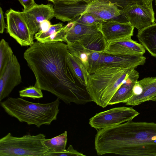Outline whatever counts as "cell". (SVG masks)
Returning a JSON list of instances; mask_svg holds the SVG:
<instances>
[{
	"label": "cell",
	"mask_w": 156,
	"mask_h": 156,
	"mask_svg": "<svg viewBox=\"0 0 156 156\" xmlns=\"http://www.w3.org/2000/svg\"><path fill=\"white\" fill-rule=\"evenodd\" d=\"M67 136V132L65 131L62 133L55 137L49 139H46L44 141V144L49 150L48 153H58L64 152L66 149Z\"/></svg>",
	"instance_id": "obj_22"
},
{
	"label": "cell",
	"mask_w": 156,
	"mask_h": 156,
	"mask_svg": "<svg viewBox=\"0 0 156 156\" xmlns=\"http://www.w3.org/2000/svg\"><path fill=\"white\" fill-rule=\"evenodd\" d=\"M94 144L98 155L156 156V123L130 120L99 129Z\"/></svg>",
	"instance_id": "obj_2"
},
{
	"label": "cell",
	"mask_w": 156,
	"mask_h": 156,
	"mask_svg": "<svg viewBox=\"0 0 156 156\" xmlns=\"http://www.w3.org/2000/svg\"><path fill=\"white\" fill-rule=\"evenodd\" d=\"M71 27L66 36V42H75L79 41L87 36L99 31L100 25L89 26L78 23L74 20L70 21Z\"/></svg>",
	"instance_id": "obj_18"
},
{
	"label": "cell",
	"mask_w": 156,
	"mask_h": 156,
	"mask_svg": "<svg viewBox=\"0 0 156 156\" xmlns=\"http://www.w3.org/2000/svg\"><path fill=\"white\" fill-rule=\"evenodd\" d=\"M69 52L67 44L62 42H34L23 57L35 76L34 86L67 104L93 101L86 87L77 83L72 75L66 61Z\"/></svg>",
	"instance_id": "obj_1"
},
{
	"label": "cell",
	"mask_w": 156,
	"mask_h": 156,
	"mask_svg": "<svg viewBox=\"0 0 156 156\" xmlns=\"http://www.w3.org/2000/svg\"><path fill=\"white\" fill-rule=\"evenodd\" d=\"M142 86L137 81L133 87V95H138L140 94L142 92Z\"/></svg>",
	"instance_id": "obj_32"
},
{
	"label": "cell",
	"mask_w": 156,
	"mask_h": 156,
	"mask_svg": "<svg viewBox=\"0 0 156 156\" xmlns=\"http://www.w3.org/2000/svg\"><path fill=\"white\" fill-rule=\"evenodd\" d=\"M20 12L33 35L40 30L42 22L54 17V6L50 4H36L30 9Z\"/></svg>",
	"instance_id": "obj_11"
},
{
	"label": "cell",
	"mask_w": 156,
	"mask_h": 156,
	"mask_svg": "<svg viewBox=\"0 0 156 156\" xmlns=\"http://www.w3.org/2000/svg\"><path fill=\"white\" fill-rule=\"evenodd\" d=\"M155 4H156V0H155Z\"/></svg>",
	"instance_id": "obj_35"
},
{
	"label": "cell",
	"mask_w": 156,
	"mask_h": 156,
	"mask_svg": "<svg viewBox=\"0 0 156 156\" xmlns=\"http://www.w3.org/2000/svg\"><path fill=\"white\" fill-rule=\"evenodd\" d=\"M134 28L129 22H120L113 19L103 22L99 27L106 43L131 38L133 35Z\"/></svg>",
	"instance_id": "obj_12"
},
{
	"label": "cell",
	"mask_w": 156,
	"mask_h": 156,
	"mask_svg": "<svg viewBox=\"0 0 156 156\" xmlns=\"http://www.w3.org/2000/svg\"><path fill=\"white\" fill-rule=\"evenodd\" d=\"M139 114L132 108L116 107L96 114L90 119L89 124L99 130L132 120Z\"/></svg>",
	"instance_id": "obj_6"
},
{
	"label": "cell",
	"mask_w": 156,
	"mask_h": 156,
	"mask_svg": "<svg viewBox=\"0 0 156 156\" xmlns=\"http://www.w3.org/2000/svg\"><path fill=\"white\" fill-rule=\"evenodd\" d=\"M86 156L74 149L71 145H70L67 149L63 152L58 153H48L45 156Z\"/></svg>",
	"instance_id": "obj_29"
},
{
	"label": "cell",
	"mask_w": 156,
	"mask_h": 156,
	"mask_svg": "<svg viewBox=\"0 0 156 156\" xmlns=\"http://www.w3.org/2000/svg\"><path fill=\"white\" fill-rule=\"evenodd\" d=\"M67 44L69 53L78 58L87 70L89 66V56L91 51L84 48L77 41L68 42Z\"/></svg>",
	"instance_id": "obj_23"
},
{
	"label": "cell",
	"mask_w": 156,
	"mask_h": 156,
	"mask_svg": "<svg viewBox=\"0 0 156 156\" xmlns=\"http://www.w3.org/2000/svg\"><path fill=\"white\" fill-rule=\"evenodd\" d=\"M133 69L105 66L90 74L86 88L93 101L103 108L108 105L112 97Z\"/></svg>",
	"instance_id": "obj_4"
},
{
	"label": "cell",
	"mask_w": 156,
	"mask_h": 156,
	"mask_svg": "<svg viewBox=\"0 0 156 156\" xmlns=\"http://www.w3.org/2000/svg\"><path fill=\"white\" fill-rule=\"evenodd\" d=\"M0 33L1 34H3L4 32L5 28V24L3 15V12L1 7H0Z\"/></svg>",
	"instance_id": "obj_33"
},
{
	"label": "cell",
	"mask_w": 156,
	"mask_h": 156,
	"mask_svg": "<svg viewBox=\"0 0 156 156\" xmlns=\"http://www.w3.org/2000/svg\"><path fill=\"white\" fill-rule=\"evenodd\" d=\"M13 55L9 43L2 39L0 42V76L5 72Z\"/></svg>",
	"instance_id": "obj_24"
},
{
	"label": "cell",
	"mask_w": 156,
	"mask_h": 156,
	"mask_svg": "<svg viewBox=\"0 0 156 156\" xmlns=\"http://www.w3.org/2000/svg\"><path fill=\"white\" fill-rule=\"evenodd\" d=\"M93 0H48L53 4L56 3H74L79 2H84L87 4L90 3Z\"/></svg>",
	"instance_id": "obj_31"
},
{
	"label": "cell",
	"mask_w": 156,
	"mask_h": 156,
	"mask_svg": "<svg viewBox=\"0 0 156 156\" xmlns=\"http://www.w3.org/2000/svg\"><path fill=\"white\" fill-rule=\"evenodd\" d=\"M6 29L9 35L21 46H30L34 43L31 33L20 12L10 9L6 13Z\"/></svg>",
	"instance_id": "obj_8"
},
{
	"label": "cell",
	"mask_w": 156,
	"mask_h": 156,
	"mask_svg": "<svg viewBox=\"0 0 156 156\" xmlns=\"http://www.w3.org/2000/svg\"><path fill=\"white\" fill-rule=\"evenodd\" d=\"M145 49L140 43L131 38L106 43L104 52L109 54H128L143 55Z\"/></svg>",
	"instance_id": "obj_13"
},
{
	"label": "cell",
	"mask_w": 156,
	"mask_h": 156,
	"mask_svg": "<svg viewBox=\"0 0 156 156\" xmlns=\"http://www.w3.org/2000/svg\"><path fill=\"white\" fill-rule=\"evenodd\" d=\"M121 11L117 5L108 0H93L88 4L85 12L107 20L119 17L121 15Z\"/></svg>",
	"instance_id": "obj_15"
},
{
	"label": "cell",
	"mask_w": 156,
	"mask_h": 156,
	"mask_svg": "<svg viewBox=\"0 0 156 156\" xmlns=\"http://www.w3.org/2000/svg\"><path fill=\"white\" fill-rule=\"evenodd\" d=\"M24 8V11H27L36 4L34 0H18Z\"/></svg>",
	"instance_id": "obj_30"
},
{
	"label": "cell",
	"mask_w": 156,
	"mask_h": 156,
	"mask_svg": "<svg viewBox=\"0 0 156 156\" xmlns=\"http://www.w3.org/2000/svg\"><path fill=\"white\" fill-rule=\"evenodd\" d=\"M20 97H28L33 99H39L43 97L42 90L35 86H30L19 91Z\"/></svg>",
	"instance_id": "obj_27"
},
{
	"label": "cell",
	"mask_w": 156,
	"mask_h": 156,
	"mask_svg": "<svg viewBox=\"0 0 156 156\" xmlns=\"http://www.w3.org/2000/svg\"><path fill=\"white\" fill-rule=\"evenodd\" d=\"M73 20L81 24L89 26L99 25L106 21L88 12H83L76 17Z\"/></svg>",
	"instance_id": "obj_25"
},
{
	"label": "cell",
	"mask_w": 156,
	"mask_h": 156,
	"mask_svg": "<svg viewBox=\"0 0 156 156\" xmlns=\"http://www.w3.org/2000/svg\"><path fill=\"white\" fill-rule=\"evenodd\" d=\"M51 24L49 20H46L41 23L40 25V28L39 30L43 32L47 31L50 27Z\"/></svg>",
	"instance_id": "obj_34"
},
{
	"label": "cell",
	"mask_w": 156,
	"mask_h": 156,
	"mask_svg": "<svg viewBox=\"0 0 156 156\" xmlns=\"http://www.w3.org/2000/svg\"><path fill=\"white\" fill-rule=\"evenodd\" d=\"M133 69L122 84L114 94L111 99L108 105L123 103H124L133 95V88L138 81L139 75L138 71Z\"/></svg>",
	"instance_id": "obj_17"
},
{
	"label": "cell",
	"mask_w": 156,
	"mask_h": 156,
	"mask_svg": "<svg viewBox=\"0 0 156 156\" xmlns=\"http://www.w3.org/2000/svg\"><path fill=\"white\" fill-rule=\"evenodd\" d=\"M20 66L13 55L5 70L0 76V101L8 97L22 82Z\"/></svg>",
	"instance_id": "obj_10"
},
{
	"label": "cell",
	"mask_w": 156,
	"mask_h": 156,
	"mask_svg": "<svg viewBox=\"0 0 156 156\" xmlns=\"http://www.w3.org/2000/svg\"><path fill=\"white\" fill-rule=\"evenodd\" d=\"M152 5L135 3L122 9L121 15L139 31L155 23Z\"/></svg>",
	"instance_id": "obj_7"
},
{
	"label": "cell",
	"mask_w": 156,
	"mask_h": 156,
	"mask_svg": "<svg viewBox=\"0 0 156 156\" xmlns=\"http://www.w3.org/2000/svg\"><path fill=\"white\" fill-rule=\"evenodd\" d=\"M45 139L41 133L16 137L9 133L0 139V156H45L49 151Z\"/></svg>",
	"instance_id": "obj_5"
},
{
	"label": "cell",
	"mask_w": 156,
	"mask_h": 156,
	"mask_svg": "<svg viewBox=\"0 0 156 156\" xmlns=\"http://www.w3.org/2000/svg\"><path fill=\"white\" fill-rule=\"evenodd\" d=\"M146 61V58L143 55L109 54L103 51L96 66L94 72L105 66L135 69L138 66L144 65Z\"/></svg>",
	"instance_id": "obj_9"
},
{
	"label": "cell",
	"mask_w": 156,
	"mask_h": 156,
	"mask_svg": "<svg viewBox=\"0 0 156 156\" xmlns=\"http://www.w3.org/2000/svg\"><path fill=\"white\" fill-rule=\"evenodd\" d=\"M137 37L145 49L156 57V23L139 31Z\"/></svg>",
	"instance_id": "obj_20"
},
{
	"label": "cell",
	"mask_w": 156,
	"mask_h": 156,
	"mask_svg": "<svg viewBox=\"0 0 156 156\" xmlns=\"http://www.w3.org/2000/svg\"><path fill=\"white\" fill-rule=\"evenodd\" d=\"M90 51H104L106 42L101 31L90 34L77 41Z\"/></svg>",
	"instance_id": "obj_21"
},
{
	"label": "cell",
	"mask_w": 156,
	"mask_h": 156,
	"mask_svg": "<svg viewBox=\"0 0 156 156\" xmlns=\"http://www.w3.org/2000/svg\"><path fill=\"white\" fill-rule=\"evenodd\" d=\"M54 17L63 22L73 20L86 12L88 4L84 2L54 4Z\"/></svg>",
	"instance_id": "obj_14"
},
{
	"label": "cell",
	"mask_w": 156,
	"mask_h": 156,
	"mask_svg": "<svg viewBox=\"0 0 156 156\" xmlns=\"http://www.w3.org/2000/svg\"><path fill=\"white\" fill-rule=\"evenodd\" d=\"M60 99L47 103H34L20 98L9 97L0 101L5 112L19 121L40 127L50 125L57 119L59 111Z\"/></svg>",
	"instance_id": "obj_3"
},
{
	"label": "cell",
	"mask_w": 156,
	"mask_h": 156,
	"mask_svg": "<svg viewBox=\"0 0 156 156\" xmlns=\"http://www.w3.org/2000/svg\"><path fill=\"white\" fill-rule=\"evenodd\" d=\"M66 61L74 77L80 85L86 87L90 74L85 66L78 58L69 52L67 56Z\"/></svg>",
	"instance_id": "obj_19"
},
{
	"label": "cell",
	"mask_w": 156,
	"mask_h": 156,
	"mask_svg": "<svg viewBox=\"0 0 156 156\" xmlns=\"http://www.w3.org/2000/svg\"><path fill=\"white\" fill-rule=\"evenodd\" d=\"M63 27V24L58 23L51 25L49 28L45 32L39 30L35 35V38L41 42H44L51 35L60 31Z\"/></svg>",
	"instance_id": "obj_26"
},
{
	"label": "cell",
	"mask_w": 156,
	"mask_h": 156,
	"mask_svg": "<svg viewBox=\"0 0 156 156\" xmlns=\"http://www.w3.org/2000/svg\"><path fill=\"white\" fill-rule=\"evenodd\" d=\"M122 9L129 5L137 3L152 5L153 0H108Z\"/></svg>",
	"instance_id": "obj_28"
},
{
	"label": "cell",
	"mask_w": 156,
	"mask_h": 156,
	"mask_svg": "<svg viewBox=\"0 0 156 156\" xmlns=\"http://www.w3.org/2000/svg\"><path fill=\"white\" fill-rule=\"evenodd\" d=\"M138 82L142 86V92L138 95H133L124 103L135 106L147 101H156V76L145 77Z\"/></svg>",
	"instance_id": "obj_16"
}]
</instances>
